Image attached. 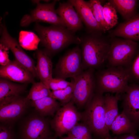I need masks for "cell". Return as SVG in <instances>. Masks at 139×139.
I'll return each mask as SVG.
<instances>
[{"mask_svg":"<svg viewBox=\"0 0 139 139\" xmlns=\"http://www.w3.org/2000/svg\"><path fill=\"white\" fill-rule=\"evenodd\" d=\"M45 139H56L55 138L53 137H52L50 136L47 138H46Z\"/></svg>","mask_w":139,"mask_h":139,"instance_id":"37","label":"cell"},{"mask_svg":"<svg viewBox=\"0 0 139 139\" xmlns=\"http://www.w3.org/2000/svg\"><path fill=\"white\" fill-rule=\"evenodd\" d=\"M82 113L81 120L99 139L111 137L106 124L103 94L95 91Z\"/></svg>","mask_w":139,"mask_h":139,"instance_id":"3","label":"cell"},{"mask_svg":"<svg viewBox=\"0 0 139 139\" xmlns=\"http://www.w3.org/2000/svg\"><path fill=\"white\" fill-rule=\"evenodd\" d=\"M31 105L42 117L54 116L60 108L61 106L56 100L49 96L31 101Z\"/></svg>","mask_w":139,"mask_h":139,"instance_id":"20","label":"cell"},{"mask_svg":"<svg viewBox=\"0 0 139 139\" xmlns=\"http://www.w3.org/2000/svg\"><path fill=\"white\" fill-rule=\"evenodd\" d=\"M48 122L42 117H31L24 125L21 135V139H45L50 136Z\"/></svg>","mask_w":139,"mask_h":139,"instance_id":"12","label":"cell"},{"mask_svg":"<svg viewBox=\"0 0 139 139\" xmlns=\"http://www.w3.org/2000/svg\"><path fill=\"white\" fill-rule=\"evenodd\" d=\"M108 2L114 7L125 21L128 20L138 13V1L109 0Z\"/></svg>","mask_w":139,"mask_h":139,"instance_id":"21","label":"cell"},{"mask_svg":"<svg viewBox=\"0 0 139 139\" xmlns=\"http://www.w3.org/2000/svg\"><path fill=\"white\" fill-rule=\"evenodd\" d=\"M26 85L14 83L5 79H0V107L20 98L25 90Z\"/></svg>","mask_w":139,"mask_h":139,"instance_id":"17","label":"cell"},{"mask_svg":"<svg viewBox=\"0 0 139 139\" xmlns=\"http://www.w3.org/2000/svg\"><path fill=\"white\" fill-rule=\"evenodd\" d=\"M138 127L122 112L119 114L114 120L109 130L114 134H135Z\"/></svg>","mask_w":139,"mask_h":139,"instance_id":"22","label":"cell"},{"mask_svg":"<svg viewBox=\"0 0 139 139\" xmlns=\"http://www.w3.org/2000/svg\"><path fill=\"white\" fill-rule=\"evenodd\" d=\"M0 33V43L8 47L12 52L16 61L30 71L34 77H38L36 66L33 61L23 51L16 40L9 34L5 24L1 22Z\"/></svg>","mask_w":139,"mask_h":139,"instance_id":"10","label":"cell"},{"mask_svg":"<svg viewBox=\"0 0 139 139\" xmlns=\"http://www.w3.org/2000/svg\"><path fill=\"white\" fill-rule=\"evenodd\" d=\"M9 48L4 45L0 44V64L1 66H4L8 64L11 60L9 58Z\"/></svg>","mask_w":139,"mask_h":139,"instance_id":"32","label":"cell"},{"mask_svg":"<svg viewBox=\"0 0 139 139\" xmlns=\"http://www.w3.org/2000/svg\"><path fill=\"white\" fill-rule=\"evenodd\" d=\"M72 81L70 82L62 78H53L50 81L49 88L52 91H56L65 89L71 84Z\"/></svg>","mask_w":139,"mask_h":139,"instance_id":"31","label":"cell"},{"mask_svg":"<svg viewBox=\"0 0 139 139\" xmlns=\"http://www.w3.org/2000/svg\"><path fill=\"white\" fill-rule=\"evenodd\" d=\"M109 36L111 37H118L135 41H139V13L119 24Z\"/></svg>","mask_w":139,"mask_h":139,"instance_id":"16","label":"cell"},{"mask_svg":"<svg viewBox=\"0 0 139 139\" xmlns=\"http://www.w3.org/2000/svg\"><path fill=\"white\" fill-rule=\"evenodd\" d=\"M138 1V2H139V1Z\"/></svg>","mask_w":139,"mask_h":139,"instance_id":"38","label":"cell"},{"mask_svg":"<svg viewBox=\"0 0 139 139\" xmlns=\"http://www.w3.org/2000/svg\"><path fill=\"white\" fill-rule=\"evenodd\" d=\"M124 93L122 112L138 127L139 126V84H129Z\"/></svg>","mask_w":139,"mask_h":139,"instance_id":"11","label":"cell"},{"mask_svg":"<svg viewBox=\"0 0 139 139\" xmlns=\"http://www.w3.org/2000/svg\"><path fill=\"white\" fill-rule=\"evenodd\" d=\"M0 78L21 83H33L34 77L31 72L15 60L7 65L1 66Z\"/></svg>","mask_w":139,"mask_h":139,"instance_id":"13","label":"cell"},{"mask_svg":"<svg viewBox=\"0 0 139 139\" xmlns=\"http://www.w3.org/2000/svg\"><path fill=\"white\" fill-rule=\"evenodd\" d=\"M93 16L104 33L109 30V28L106 23L102 14L104 1L100 0H90L88 1Z\"/></svg>","mask_w":139,"mask_h":139,"instance_id":"25","label":"cell"},{"mask_svg":"<svg viewBox=\"0 0 139 139\" xmlns=\"http://www.w3.org/2000/svg\"><path fill=\"white\" fill-rule=\"evenodd\" d=\"M102 14L104 20L110 29L115 27L118 23L117 11L109 2L103 5Z\"/></svg>","mask_w":139,"mask_h":139,"instance_id":"28","label":"cell"},{"mask_svg":"<svg viewBox=\"0 0 139 139\" xmlns=\"http://www.w3.org/2000/svg\"><path fill=\"white\" fill-rule=\"evenodd\" d=\"M67 135L77 139H92V133L88 127L83 123H78L70 131Z\"/></svg>","mask_w":139,"mask_h":139,"instance_id":"30","label":"cell"},{"mask_svg":"<svg viewBox=\"0 0 139 139\" xmlns=\"http://www.w3.org/2000/svg\"><path fill=\"white\" fill-rule=\"evenodd\" d=\"M95 91L118 94L124 93L129 85V77L126 68L107 67L95 73Z\"/></svg>","mask_w":139,"mask_h":139,"instance_id":"4","label":"cell"},{"mask_svg":"<svg viewBox=\"0 0 139 139\" xmlns=\"http://www.w3.org/2000/svg\"><path fill=\"white\" fill-rule=\"evenodd\" d=\"M84 71L82 66L81 51L77 45L66 52L59 59L55 69L56 77L72 78Z\"/></svg>","mask_w":139,"mask_h":139,"instance_id":"9","label":"cell"},{"mask_svg":"<svg viewBox=\"0 0 139 139\" xmlns=\"http://www.w3.org/2000/svg\"><path fill=\"white\" fill-rule=\"evenodd\" d=\"M51 92L49 88L41 82H34L27 98L29 100L35 101L49 96Z\"/></svg>","mask_w":139,"mask_h":139,"instance_id":"26","label":"cell"},{"mask_svg":"<svg viewBox=\"0 0 139 139\" xmlns=\"http://www.w3.org/2000/svg\"><path fill=\"white\" fill-rule=\"evenodd\" d=\"M60 139H77L74 137L70 135H67L66 136L63 137Z\"/></svg>","mask_w":139,"mask_h":139,"instance_id":"35","label":"cell"},{"mask_svg":"<svg viewBox=\"0 0 139 139\" xmlns=\"http://www.w3.org/2000/svg\"><path fill=\"white\" fill-rule=\"evenodd\" d=\"M27 97H21L5 105L0 107V120L7 123L15 120L23 113L29 101Z\"/></svg>","mask_w":139,"mask_h":139,"instance_id":"18","label":"cell"},{"mask_svg":"<svg viewBox=\"0 0 139 139\" xmlns=\"http://www.w3.org/2000/svg\"><path fill=\"white\" fill-rule=\"evenodd\" d=\"M103 33L88 32L81 37L82 65L84 70L100 69L107 63L110 39Z\"/></svg>","mask_w":139,"mask_h":139,"instance_id":"1","label":"cell"},{"mask_svg":"<svg viewBox=\"0 0 139 139\" xmlns=\"http://www.w3.org/2000/svg\"><path fill=\"white\" fill-rule=\"evenodd\" d=\"M37 63L36 66L38 77L49 88V82L53 77V65L50 57L43 50L36 52Z\"/></svg>","mask_w":139,"mask_h":139,"instance_id":"19","label":"cell"},{"mask_svg":"<svg viewBox=\"0 0 139 139\" xmlns=\"http://www.w3.org/2000/svg\"><path fill=\"white\" fill-rule=\"evenodd\" d=\"M34 29L38 33L43 50L50 57L72 44H80L81 39L66 27L52 25H41L36 22Z\"/></svg>","mask_w":139,"mask_h":139,"instance_id":"2","label":"cell"},{"mask_svg":"<svg viewBox=\"0 0 139 139\" xmlns=\"http://www.w3.org/2000/svg\"><path fill=\"white\" fill-rule=\"evenodd\" d=\"M0 139H14L13 134L11 131L5 126L0 127Z\"/></svg>","mask_w":139,"mask_h":139,"instance_id":"33","label":"cell"},{"mask_svg":"<svg viewBox=\"0 0 139 139\" xmlns=\"http://www.w3.org/2000/svg\"><path fill=\"white\" fill-rule=\"evenodd\" d=\"M78 14L88 33H104L95 19L88 1L69 0Z\"/></svg>","mask_w":139,"mask_h":139,"instance_id":"14","label":"cell"},{"mask_svg":"<svg viewBox=\"0 0 139 139\" xmlns=\"http://www.w3.org/2000/svg\"><path fill=\"white\" fill-rule=\"evenodd\" d=\"M57 0L50 3L42 4L39 0L34 1L36 4L35 8L29 14L23 16L20 22L22 27H26L34 22H43L52 24L66 27L65 24L57 14L55 8Z\"/></svg>","mask_w":139,"mask_h":139,"instance_id":"8","label":"cell"},{"mask_svg":"<svg viewBox=\"0 0 139 139\" xmlns=\"http://www.w3.org/2000/svg\"><path fill=\"white\" fill-rule=\"evenodd\" d=\"M74 89V82L66 88L59 90L52 91L49 96L60 102L63 106L70 102L71 100Z\"/></svg>","mask_w":139,"mask_h":139,"instance_id":"27","label":"cell"},{"mask_svg":"<svg viewBox=\"0 0 139 139\" xmlns=\"http://www.w3.org/2000/svg\"><path fill=\"white\" fill-rule=\"evenodd\" d=\"M40 42L39 37L33 32L21 31L20 32L19 44L25 49L34 50L37 49Z\"/></svg>","mask_w":139,"mask_h":139,"instance_id":"24","label":"cell"},{"mask_svg":"<svg viewBox=\"0 0 139 139\" xmlns=\"http://www.w3.org/2000/svg\"><path fill=\"white\" fill-rule=\"evenodd\" d=\"M82 113L79 112L72 101L60 107L50 122L55 136L61 137L67 134L81 120Z\"/></svg>","mask_w":139,"mask_h":139,"instance_id":"7","label":"cell"},{"mask_svg":"<svg viewBox=\"0 0 139 139\" xmlns=\"http://www.w3.org/2000/svg\"><path fill=\"white\" fill-rule=\"evenodd\" d=\"M118 94L114 95L107 93L104 95L106 122L109 129L112 122L119 115L118 102L120 96Z\"/></svg>","mask_w":139,"mask_h":139,"instance_id":"23","label":"cell"},{"mask_svg":"<svg viewBox=\"0 0 139 139\" xmlns=\"http://www.w3.org/2000/svg\"><path fill=\"white\" fill-rule=\"evenodd\" d=\"M117 139H139V137L135 134H127L121 136Z\"/></svg>","mask_w":139,"mask_h":139,"instance_id":"34","label":"cell"},{"mask_svg":"<svg viewBox=\"0 0 139 139\" xmlns=\"http://www.w3.org/2000/svg\"><path fill=\"white\" fill-rule=\"evenodd\" d=\"M56 11L64 22L66 28L72 32L75 33L83 28L80 17L68 0L66 2H59Z\"/></svg>","mask_w":139,"mask_h":139,"instance_id":"15","label":"cell"},{"mask_svg":"<svg viewBox=\"0 0 139 139\" xmlns=\"http://www.w3.org/2000/svg\"><path fill=\"white\" fill-rule=\"evenodd\" d=\"M129 83L139 84V49L135 56L127 67Z\"/></svg>","mask_w":139,"mask_h":139,"instance_id":"29","label":"cell"},{"mask_svg":"<svg viewBox=\"0 0 139 139\" xmlns=\"http://www.w3.org/2000/svg\"><path fill=\"white\" fill-rule=\"evenodd\" d=\"M111 38L106 63L107 67H127L136 55L139 45L136 41L129 39L116 37Z\"/></svg>","mask_w":139,"mask_h":139,"instance_id":"5","label":"cell"},{"mask_svg":"<svg viewBox=\"0 0 139 139\" xmlns=\"http://www.w3.org/2000/svg\"><path fill=\"white\" fill-rule=\"evenodd\" d=\"M95 70H84L74 77V89L71 101L79 108L85 106L95 91Z\"/></svg>","mask_w":139,"mask_h":139,"instance_id":"6","label":"cell"},{"mask_svg":"<svg viewBox=\"0 0 139 139\" xmlns=\"http://www.w3.org/2000/svg\"><path fill=\"white\" fill-rule=\"evenodd\" d=\"M104 139H117V137H114L112 138L110 137L106 138Z\"/></svg>","mask_w":139,"mask_h":139,"instance_id":"36","label":"cell"}]
</instances>
